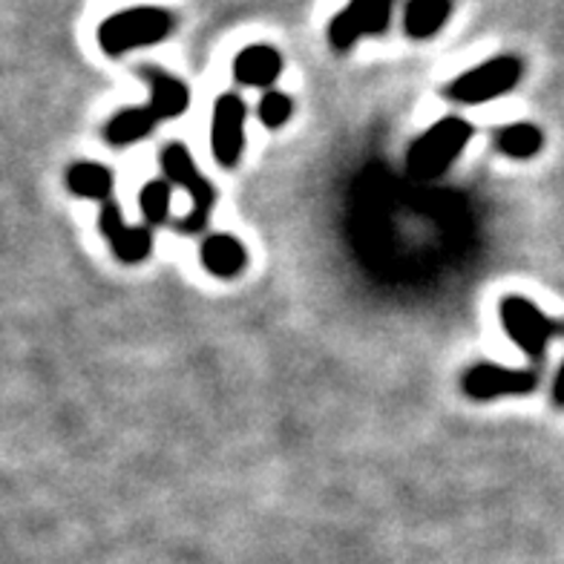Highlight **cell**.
Masks as SVG:
<instances>
[{
  "instance_id": "obj_2",
  "label": "cell",
  "mask_w": 564,
  "mask_h": 564,
  "mask_svg": "<svg viewBox=\"0 0 564 564\" xmlns=\"http://www.w3.org/2000/svg\"><path fill=\"white\" fill-rule=\"evenodd\" d=\"M173 15L167 9L159 7H135L116 12L98 26V46L112 58L133 53V50H144V46L162 44L164 37H171Z\"/></svg>"
},
{
  "instance_id": "obj_16",
  "label": "cell",
  "mask_w": 564,
  "mask_h": 564,
  "mask_svg": "<svg viewBox=\"0 0 564 564\" xmlns=\"http://www.w3.org/2000/svg\"><path fill=\"white\" fill-rule=\"evenodd\" d=\"M496 148L498 153L524 162V159H533L535 153L544 148V133L535 124L519 121V124H510L505 127V130H498Z\"/></svg>"
},
{
  "instance_id": "obj_7",
  "label": "cell",
  "mask_w": 564,
  "mask_h": 564,
  "mask_svg": "<svg viewBox=\"0 0 564 564\" xmlns=\"http://www.w3.org/2000/svg\"><path fill=\"white\" fill-rule=\"evenodd\" d=\"M394 0H349L335 21L328 23V41L337 53H346L366 35H383L392 23Z\"/></svg>"
},
{
  "instance_id": "obj_14",
  "label": "cell",
  "mask_w": 564,
  "mask_h": 564,
  "mask_svg": "<svg viewBox=\"0 0 564 564\" xmlns=\"http://www.w3.org/2000/svg\"><path fill=\"white\" fill-rule=\"evenodd\" d=\"M64 185L78 199H93L105 205L112 194V171L98 162H73L64 173Z\"/></svg>"
},
{
  "instance_id": "obj_6",
  "label": "cell",
  "mask_w": 564,
  "mask_h": 564,
  "mask_svg": "<svg viewBox=\"0 0 564 564\" xmlns=\"http://www.w3.org/2000/svg\"><path fill=\"white\" fill-rule=\"evenodd\" d=\"M539 366L533 369H507L498 364L469 366L460 378V389L473 401H498V398H524L539 389Z\"/></svg>"
},
{
  "instance_id": "obj_4",
  "label": "cell",
  "mask_w": 564,
  "mask_h": 564,
  "mask_svg": "<svg viewBox=\"0 0 564 564\" xmlns=\"http://www.w3.org/2000/svg\"><path fill=\"white\" fill-rule=\"evenodd\" d=\"M498 319L505 335L519 346L535 366L544 360V351L558 335H564V323L547 314L533 303V300L521 297V294H507L498 305Z\"/></svg>"
},
{
  "instance_id": "obj_10",
  "label": "cell",
  "mask_w": 564,
  "mask_h": 564,
  "mask_svg": "<svg viewBox=\"0 0 564 564\" xmlns=\"http://www.w3.org/2000/svg\"><path fill=\"white\" fill-rule=\"evenodd\" d=\"M139 75L150 87V110L156 112L159 121H173L178 116H185L191 107V89L185 82H178L176 75L164 73L162 67L144 64Z\"/></svg>"
},
{
  "instance_id": "obj_1",
  "label": "cell",
  "mask_w": 564,
  "mask_h": 564,
  "mask_svg": "<svg viewBox=\"0 0 564 564\" xmlns=\"http://www.w3.org/2000/svg\"><path fill=\"white\" fill-rule=\"evenodd\" d=\"M473 135H476L473 124L458 116L435 121L421 139L412 141L406 153V173L417 182H432V178L444 176L455 164V159L467 150Z\"/></svg>"
},
{
  "instance_id": "obj_12",
  "label": "cell",
  "mask_w": 564,
  "mask_h": 564,
  "mask_svg": "<svg viewBox=\"0 0 564 564\" xmlns=\"http://www.w3.org/2000/svg\"><path fill=\"white\" fill-rule=\"evenodd\" d=\"M202 268L214 274L216 280H234L246 271L248 265V251L246 246L239 242L237 237L230 234H210L205 242H202L199 251Z\"/></svg>"
},
{
  "instance_id": "obj_17",
  "label": "cell",
  "mask_w": 564,
  "mask_h": 564,
  "mask_svg": "<svg viewBox=\"0 0 564 564\" xmlns=\"http://www.w3.org/2000/svg\"><path fill=\"white\" fill-rule=\"evenodd\" d=\"M171 191L173 185L167 178H153V182H148V185L141 187L139 208L150 228H159V225H164L171 219Z\"/></svg>"
},
{
  "instance_id": "obj_5",
  "label": "cell",
  "mask_w": 564,
  "mask_h": 564,
  "mask_svg": "<svg viewBox=\"0 0 564 564\" xmlns=\"http://www.w3.org/2000/svg\"><path fill=\"white\" fill-rule=\"evenodd\" d=\"M521 75H524V64L516 55H498V58L484 61L478 67L453 78L444 87V98L455 105H487V101H496V98L512 93L516 84L521 82Z\"/></svg>"
},
{
  "instance_id": "obj_13",
  "label": "cell",
  "mask_w": 564,
  "mask_h": 564,
  "mask_svg": "<svg viewBox=\"0 0 564 564\" xmlns=\"http://www.w3.org/2000/svg\"><path fill=\"white\" fill-rule=\"evenodd\" d=\"M159 124V116L150 107H124L105 124V141L110 148H130L144 141Z\"/></svg>"
},
{
  "instance_id": "obj_18",
  "label": "cell",
  "mask_w": 564,
  "mask_h": 564,
  "mask_svg": "<svg viewBox=\"0 0 564 564\" xmlns=\"http://www.w3.org/2000/svg\"><path fill=\"white\" fill-rule=\"evenodd\" d=\"M257 116H260L262 127H268V130H280V127L289 124L291 116H294V101H291V96L280 93V89H268L265 96H262L260 107H257Z\"/></svg>"
},
{
  "instance_id": "obj_19",
  "label": "cell",
  "mask_w": 564,
  "mask_h": 564,
  "mask_svg": "<svg viewBox=\"0 0 564 564\" xmlns=\"http://www.w3.org/2000/svg\"><path fill=\"white\" fill-rule=\"evenodd\" d=\"M550 403L556 409H564V360L558 366L556 378H553V389H550Z\"/></svg>"
},
{
  "instance_id": "obj_9",
  "label": "cell",
  "mask_w": 564,
  "mask_h": 564,
  "mask_svg": "<svg viewBox=\"0 0 564 564\" xmlns=\"http://www.w3.org/2000/svg\"><path fill=\"white\" fill-rule=\"evenodd\" d=\"M98 228L105 234L107 246H110L112 257L124 265H139L153 251V234L150 225H127L121 216L119 202H105L101 205V216H98Z\"/></svg>"
},
{
  "instance_id": "obj_11",
  "label": "cell",
  "mask_w": 564,
  "mask_h": 564,
  "mask_svg": "<svg viewBox=\"0 0 564 564\" xmlns=\"http://www.w3.org/2000/svg\"><path fill=\"white\" fill-rule=\"evenodd\" d=\"M282 55L268 44H251L234 58V78L242 87L268 89L280 82Z\"/></svg>"
},
{
  "instance_id": "obj_15",
  "label": "cell",
  "mask_w": 564,
  "mask_h": 564,
  "mask_svg": "<svg viewBox=\"0 0 564 564\" xmlns=\"http://www.w3.org/2000/svg\"><path fill=\"white\" fill-rule=\"evenodd\" d=\"M453 15V0H409L403 12V30L415 41L438 35Z\"/></svg>"
},
{
  "instance_id": "obj_3",
  "label": "cell",
  "mask_w": 564,
  "mask_h": 564,
  "mask_svg": "<svg viewBox=\"0 0 564 564\" xmlns=\"http://www.w3.org/2000/svg\"><path fill=\"white\" fill-rule=\"evenodd\" d=\"M159 167H162L164 178H167L171 185L187 191V194H191V202H194L191 214H187L185 219H178L173 228H176L178 234H199L202 228H208L210 214H214L216 205V187L210 185V178L202 176L194 156H191V150H187L185 144H178V141L164 144V150L159 153Z\"/></svg>"
},
{
  "instance_id": "obj_8",
  "label": "cell",
  "mask_w": 564,
  "mask_h": 564,
  "mask_svg": "<svg viewBox=\"0 0 564 564\" xmlns=\"http://www.w3.org/2000/svg\"><path fill=\"white\" fill-rule=\"evenodd\" d=\"M248 107L237 93H225L216 98L214 119H210V150L219 167L234 171L246 148Z\"/></svg>"
}]
</instances>
